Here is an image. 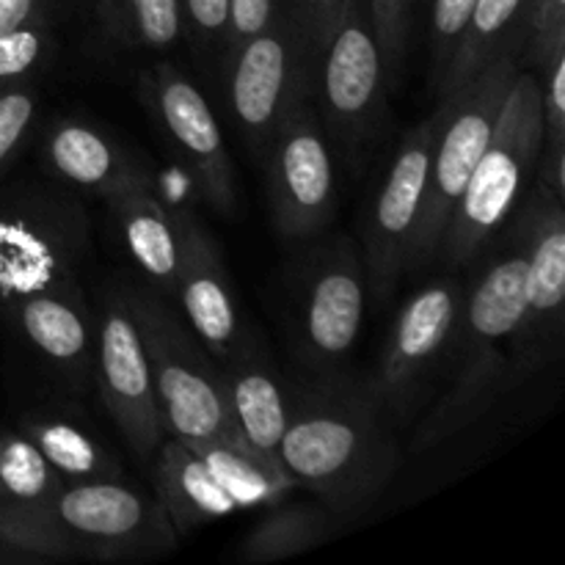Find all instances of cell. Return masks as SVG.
Here are the masks:
<instances>
[{"mask_svg":"<svg viewBox=\"0 0 565 565\" xmlns=\"http://www.w3.org/2000/svg\"><path fill=\"white\" fill-rule=\"evenodd\" d=\"M279 461L337 519L373 505L401 467V445L370 381L340 370L287 386Z\"/></svg>","mask_w":565,"mask_h":565,"instance_id":"1","label":"cell"},{"mask_svg":"<svg viewBox=\"0 0 565 565\" xmlns=\"http://www.w3.org/2000/svg\"><path fill=\"white\" fill-rule=\"evenodd\" d=\"M524 235L513 221L500 252L469 281L445 351L447 386L412 439L414 456L445 445L478 423L511 390V337L522 315Z\"/></svg>","mask_w":565,"mask_h":565,"instance_id":"2","label":"cell"},{"mask_svg":"<svg viewBox=\"0 0 565 565\" xmlns=\"http://www.w3.org/2000/svg\"><path fill=\"white\" fill-rule=\"evenodd\" d=\"M177 541L158 497L127 478L66 483L42 505L0 513V544L36 565L141 561L174 550Z\"/></svg>","mask_w":565,"mask_h":565,"instance_id":"3","label":"cell"},{"mask_svg":"<svg viewBox=\"0 0 565 565\" xmlns=\"http://www.w3.org/2000/svg\"><path fill=\"white\" fill-rule=\"evenodd\" d=\"M544 147L541 86L533 72H516L494 136L480 154L467 188L441 232L436 257L447 268L472 263L522 204Z\"/></svg>","mask_w":565,"mask_h":565,"instance_id":"4","label":"cell"},{"mask_svg":"<svg viewBox=\"0 0 565 565\" xmlns=\"http://www.w3.org/2000/svg\"><path fill=\"white\" fill-rule=\"evenodd\" d=\"M125 296L141 331L166 436L191 447L215 439L243 441L226 412L218 362L191 326L182 323L163 292L152 287H125Z\"/></svg>","mask_w":565,"mask_h":565,"instance_id":"5","label":"cell"},{"mask_svg":"<svg viewBox=\"0 0 565 565\" xmlns=\"http://www.w3.org/2000/svg\"><path fill=\"white\" fill-rule=\"evenodd\" d=\"M522 70L513 53H502L483 72L456 92L439 97V132L428 163L419 218L408 246L406 270L428 268L439 248L441 232L450 221L458 196L467 188L480 154L494 136L508 88Z\"/></svg>","mask_w":565,"mask_h":565,"instance_id":"6","label":"cell"},{"mask_svg":"<svg viewBox=\"0 0 565 565\" xmlns=\"http://www.w3.org/2000/svg\"><path fill=\"white\" fill-rule=\"evenodd\" d=\"M88 218L64 188L22 185L0 191V312L20 298L83 285Z\"/></svg>","mask_w":565,"mask_h":565,"instance_id":"7","label":"cell"},{"mask_svg":"<svg viewBox=\"0 0 565 565\" xmlns=\"http://www.w3.org/2000/svg\"><path fill=\"white\" fill-rule=\"evenodd\" d=\"M309 99L331 149L359 158L384 132L390 75L375 42L364 0H353L312 53Z\"/></svg>","mask_w":565,"mask_h":565,"instance_id":"8","label":"cell"},{"mask_svg":"<svg viewBox=\"0 0 565 565\" xmlns=\"http://www.w3.org/2000/svg\"><path fill=\"white\" fill-rule=\"evenodd\" d=\"M298 246L290 270L296 351L312 375L334 373L356 345L367 309L362 248L353 237L323 232Z\"/></svg>","mask_w":565,"mask_h":565,"instance_id":"9","label":"cell"},{"mask_svg":"<svg viewBox=\"0 0 565 565\" xmlns=\"http://www.w3.org/2000/svg\"><path fill=\"white\" fill-rule=\"evenodd\" d=\"M224 75L237 130L252 152L263 154L287 110L309 97L312 47L290 0H281L270 25L224 61Z\"/></svg>","mask_w":565,"mask_h":565,"instance_id":"10","label":"cell"},{"mask_svg":"<svg viewBox=\"0 0 565 565\" xmlns=\"http://www.w3.org/2000/svg\"><path fill=\"white\" fill-rule=\"evenodd\" d=\"M524 235L522 315L511 337V386L522 384L561 353L565 307L563 199L535 182L516 210Z\"/></svg>","mask_w":565,"mask_h":565,"instance_id":"11","label":"cell"},{"mask_svg":"<svg viewBox=\"0 0 565 565\" xmlns=\"http://www.w3.org/2000/svg\"><path fill=\"white\" fill-rule=\"evenodd\" d=\"M259 158L276 235L298 246L326 232L337 213L334 149L312 99L287 110Z\"/></svg>","mask_w":565,"mask_h":565,"instance_id":"12","label":"cell"},{"mask_svg":"<svg viewBox=\"0 0 565 565\" xmlns=\"http://www.w3.org/2000/svg\"><path fill=\"white\" fill-rule=\"evenodd\" d=\"M441 110L419 121L401 138L395 158L386 166L379 191L364 210L362 226V259L367 276V298L386 303L395 292L397 281L406 274L408 246L419 218L425 180H428L430 152L439 132Z\"/></svg>","mask_w":565,"mask_h":565,"instance_id":"13","label":"cell"},{"mask_svg":"<svg viewBox=\"0 0 565 565\" xmlns=\"http://www.w3.org/2000/svg\"><path fill=\"white\" fill-rule=\"evenodd\" d=\"M141 97L169 136L196 196L215 213L232 215L237 207L235 166L218 119L196 83L169 61H158L141 75Z\"/></svg>","mask_w":565,"mask_h":565,"instance_id":"14","label":"cell"},{"mask_svg":"<svg viewBox=\"0 0 565 565\" xmlns=\"http://www.w3.org/2000/svg\"><path fill=\"white\" fill-rule=\"evenodd\" d=\"M463 292L467 281L441 276L419 287L397 312L379 370L370 379V390L375 392L390 417L406 419L408 408L423 395V386L445 362Z\"/></svg>","mask_w":565,"mask_h":565,"instance_id":"15","label":"cell"},{"mask_svg":"<svg viewBox=\"0 0 565 565\" xmlns=\"http://www.w3.org/2000/svg\"><path fill=\"white\" fill-rule=\"evenodd\" d=\"M94 381L127 445L141 458L154 456L160 441L166 439V425L154 395L141 331L127 303L125 287L110 292L103 303V318L97 323Z\"/></svg>","mask_w":565,"mask_h":565,"instance_id":"16","label":"cell"},{"mask_svg":"<svg viewBox=\"0 0 565 565\" xmlns=\"http://www.w3.org/2000/svg\"><path fill=\"white\" fill-rule=\"evenodd\" d=\"M180 270L171 298H177L188 326L210 356L224 362L252 331L243 326L241 303L213 235L188 213H180Z\"/></svg>","mask_w":565,"mask_h":565,"instance_id":"17","label":"cell"},{"mask_svg":"<svg viewBox=\"0 0 565 565\" xmlns=\"http://www.w3.org/2000/svg\"><path fill=\"white\" fill-rule=\"evenodd\" d=\"M221 390L232 425L246 445L279 458L287 428V386L270 367L263 345L252 334L218 362Z\"/></svg>","mask_w":565,"mask_h":565,"instance_id":"18","label":"cell"},{"mask_svg":"<svg viewBox=\"0 0 565 565\" xmlns=\"http://www.w3.org/2000/svg\"><path fill=\"white\" fill-rule=\"evenodd\" d=\"M44 160L61 182L103 199L152 182L149 171L125 147L77 119H61L50 127L44 136Z\"/></svg>","mask_w":565,"mask_h":565,"instance_id":"19","label":"cell"},{"mask_svg":"<svg viewBox=\"0 0 565 565\" xmlns=\"http://www.w3.org/2000/svg\"><path fill=\"white\" fill-rule=\"evenodd\" d=\"M105 202L132 263L152 290L169 298L180 270V210L163 204L152 182L125 188Z\"/></svg>","mask_w":565,"mask_h":565,"instance_id":"20","label":"cell"},{"mask_svg":"<svg viewBox=\"0 0 565 565\" xmlns=\"http://www.w3.org/2000/svg\"><path fill=\"white\" fill-rule=\"evenodd\" d=\"M152 483V494L158 497L180 539L241 511L235 497L215 480L204 458L174 436L160 441L154 450Z\"/></svg>","mask_w":565,"mask_h":565,"instance_id":"21","label":"cell"},{"mask_svg":"<svg viewBox=\"0 0 565 565\" xmlns=\"http://www.w3.org/2000/svg\"><path fill=\"white\" fill-rule=\"evenodd\" d=\"M527 9L530 0H475L472 14H469L456 53L436 86V94L445 97V94L461 88L502 53H513L519 61Z\"/></svg>","mask_w":565,"mask_h":565,"instance_id":"22","label":"cell"},{"mask_svg":"<svg viewBox=\"0 0 565 565\" xmlns=\"http://www.w3.org/2000/svg\"><path fill=\"white\" fill-rule=\"evenodd\" d=\"M20 434L36 445L44 461L58 472L64 483H94V480L127 478L119 458L99 445L92 430L55 412H28L17 425Z\"/></svg>","mask_w":565,"mask_h":565,"instance_id":"23","label":"cell"},{"mask_svg":"<svg viewBox=\"0 0 565 565\" xmlns=\"http://www.w3.org/2000/svg\"><path fill=\"white\" fill-rule=\"evenodd\" d=\"M193 450L204 458L215 480L235 497L241 511L276 505L292 489H298L290 475H287V469L281 467L279 458L265 456V452L254 450L246 441L215 439L204 441Z\"/></svg>","mask_w":565,"mask_h":565,"instance_id":"24","label":"cell"},{"mask_svg":"<svg viewBox=\"0 0 565 565\" xmlns=\"http://www.w3.org/2000/svg\"><path fill=\"white\" fill-rule=\"evenodd\" d=\"M337 522L342 519H337L323 502H287V505L276 502L274 511L246 535L237 557L243 563L263 565L303 555L326 544Z\"/></svg>","mask_w":565,"mask_h":565,"instance_id":"25","label":"cell"},{"mask_svg":"<svg viewBox=\"0 0 565 565\" xmlns=\"http://www.w3.org/2000/svg\"><path fill=\"white\" fill-rule=\"evenodd\" d=\"M64 480L44 461L31 439L20 430L0 434V513L22 511L53 500Z\"/></svg>","mask_w":565,"mask_h":565,"instance_id":"26","label":"cell"},{"mask_svg":"<svg viewBox=\"0 0 565 565\" xmlns=\"http://www.w3.org/2000/svg\"><path fill=\"white\" fill-rule=\"evenodd\" d=\"M105 31L125 47L166 50L182 33L180 0H103Z\"/></svg>","mask_w":565,"mask_h":565,"instance_id":"27","label":"cell"},{"mask_svg":"<svg viewBox=\"0 0 565 565\" xmlns=\"http://www.w3.org/2000/svg\"><path fill=\"white\" fill-rule=\"evenodd\" d=\"M55 31L50 20L28 22L0 33V94L20 83L36 81L55 55Z\"/></svg>","mask_w":565,"mask_h":565,"instance_id":"28","label":"cell"},{"mask_svg":"<svg viewBox=\"0 0 565 565\" xmlns=\"http://www.w3.org/2000/svg\"><path fill=\"white\" fill-rule=\"evenodd\" d=\"M39 114L36 81L20 83L0 94V180L9 174L14 160L25 149Z\"/></svg>","mask_w":565,"mask_h":565,"instance_id":"29","label":"cell"},{"mask_svg":"<svg viewBox=\"0 0 565 565\" xmlns=\"http://www.w3.org/2000/svg\"><path fill=\"white\" fill-rule=\"evenodd\" d=\"M364 9H367L375 42L384 55L386 75H390V81H395L403 70V61H406L412 0H364Z\"/></svg>","mask_w":565,"mask_h":565,"instance_id":"30","label":"cell"},{"mask_svg":"<svg viewBox=\"0 0 565 565\" xmlns=\"http://www.w3.org/2000/svg\"><path fill=\"white\" fill-rule=\"evenodd\" d=\"M565 44V0H530L519 66H541L555 47Z\"/></svg>","mask_w":565,"mask_h":565,"instance_id":"31","label":"cell"},{"mask_svg":"<svg viewBox=\"0 0 565 565\" xmlns=\"http://www.w3.org/2000/svg\"><path fill=\"white\" fill-rule=\"evenodd\" d=\"M475 0H434L430 9V86H439L456 44L467 28Z\"/></svg>","mask_w":565,"mask_h":565,"instance_id":"32","label":"cell"},{"mask_svg":"<svg viewBox=\"0 0 565 565\" xmlns=\"http://www.w3.org/2000/svg\"><path fill=\"white\" fill-rule=\"evenodd\" d=\"M182 28L202 53H224L230 0H180Z\"/></svg>","mask_w":565,"mask_h":565,"instance_id":"33","label":"cell"},{"mask_svg":"<svg viewBox=\"0 0 565 565\" xmlns=\"http://www.w3.org/2000/svg\"><path fill=\"white\" fill-rule=\"evenodd\" d=\"M281 0H230V14H226V39L221 58H230L243 42L257 36L259 31L270 25V20L279 11Z\"/></svg>","mask_w":565,"mask_h":565,"instance_id":"34","label":"cell"},{"mask_svg":"<svg viewBox=\"0 0 565 565\" xmlns=\"http://www.w3.org/2000/svg\"><path fill=\"white\" fill-rule=\"evenodd\" d=\"M353 0H290L292 11H296L298 22H301V31L307 36L312 53L318 50V44L323 42L326 33L337 25L342 14L348 11Z\"/></svg>","mask_w":565,"mask_h":565,"instance_id":"35","label":"cell"},{"mask_svg":"<svg viewBox=\"0 0 565 565\" xmlns=\"http://www.w3.org/2000/svg\"><path fill=\"white\" fill-rule=\"evenodd\" d=\"M55 0H0V33L28 22L50 20Z\"/></svg>","mask_w":565,"mask_h":565,"instance_id":"36","label":"cell"}]
</instances>
